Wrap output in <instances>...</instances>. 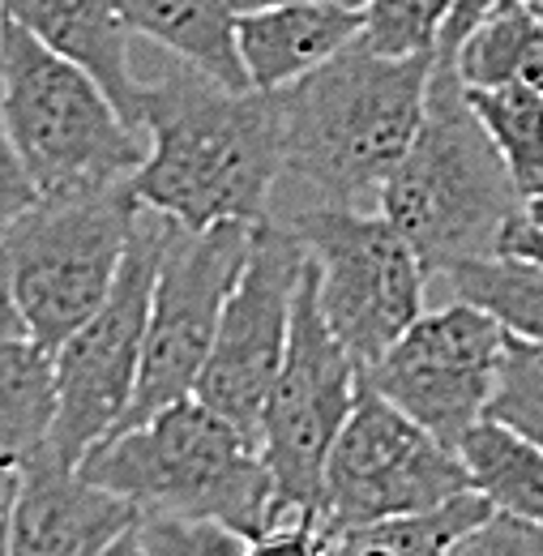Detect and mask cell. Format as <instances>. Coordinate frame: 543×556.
<instances>
[{
    "mask_svg": "<svg viewBox=\"0 0 543 556\" xmlns=\"http://www.w3.org/2000/svg\"><path fill=\"white\" fill-rule=\"evenodd\" d=\"M304 266H308V249L291 231V223L266 218L253 227L244 270L223 304V321L193 394L214 416L236 424L253 445H257L274 377L287 355L291 308H295Z\"/></svg>",
    "mask_w": 543,
    "mask_h": 556,
    "instance_id": "7c38bea8",
    "label": "cell"
},
{
    "mask_svg": "<svg viewBox=\"0 0 543 556\" xmlns=\"http://www.w3.org/2000/svg\"><path fill=\"white\" fill-rule=\"evenodd\" d=\"M167 231H172L167 218L141 210L116 287L65 343L52 351L56 424H52L48 454L65 467H77L103 437H112L134 403L146 321H150V291H154Z\"/></svg>",
    "mask_w": 543,
    "mask_h": 556,
    "instance_id": "ba28073f",
    "label": "cell"
},
{
    "mask_svg": "<svg viewBox=\"0 0 543 556\" xmlns=\"http://www.w3.org/2000/svg\"><path fill=\"white\" fill-rule=\"evenodd\" d=\"M450 70L458 73L467 90H496V86L543 90V17L518 0H501L463 39Z\"/></svg>",
    "mask_w": 543,
    "mask_h": 556,
    "instance_id": "d6986e66",
    "label": "cell"
},
{
    "mask_svg": "<svg viewBox=\"0 0 543 556\" xmlns=\"http://www.w3.org/2000/svg\"><path fill=\"white\" fill-rule=\"evenodd\" d=\"M4 339H30V330H26V317H22V304H17V291H13L9 253H4V240H0V343Z\"/></svg>",
    "mask_w": 543,
    "mask_h": 556,
    "instance_id": "f546056e",
    "label": "cell"
},
{
    "mask_svg": "<svg viewBox=\"0 0 543 556\" xmlns=\"http://www.w3.org/2000/svg\"><path fill=\"white\" fill-rule=\"evenodd\" d=\"M282 4H330V9H364V0H231V9H236V13L282 9Z\"/></svg>",
    "mask_w": 543,
    "mask_h": 556,
    "instance_id": "1f68e13d",
    "label": "cell"
},
{
    "mask_svg": "<svg viewBox=\"0 0 543 556\" xmlns=\"http://www.w3.org/2000/svg\"><path fill=\"white\" fill-rule=\"evenodd\" d=\"M458 458L479 496L509 518L543 527V450L501 419H479L458 441Z\"/></svg>",
    "mask_w": 543,
    "mask_h": 556,
    "instance_id": "ac0fdd59",
    "label": "cell"
},
{
    "mask_svg": "<svg viewBox=\"0 0 543 556\" xmlns=\"http://www.w3.org/2000/svg\"><path fill=\"white\" fill-rule=\"evenodd\" d=\"M505 343L509 334L496 317L445 300L441 308H424V317L364 377L424 432L458 450V441L488 416Z\"/></svg>",
    "mask_w": 543,
    "mask_h": 556,
    "instance_id": "4fadbf2b",
    "label": "cell"
},
{
    "mask_svg": "<svg viewBox=\"0 0 543 556\" xmlns=\"http://www.w3.org/2000/svg\"><path fill=\"white\" fill-rule=\"evenodd\" d=\"M535 13H540V17H543V9H535Z\"/></svg>",
    "mask_w": 543,
    "mask_h": 556,
    "instance_id": "d590c367",
    "label": "cell"
},
{
    "mask_svg": "<svg viewBox=\"0 0 543 556\" xmlns=\"http://www.w3.org/2000/svg\"><path fill=\"white\" fill-rule=\"evenodd\" d=\"M141 202L129 185L39 198L0 231L30 343L48 355L108 300L125 266Z\"/></svg>",
    "mask_w": 543,
    "mask_h": 556,
    "instance_id": "8992f818",
    "label": "cell"
},
{
    "mask_svg": "<svg viewBox=\"0 0 543 556\" xmlns=\"http://www.w3.org/2000/svg\"><path fill=\"white\" fill-rule=\"evenodd\" d=\"M249 236L253 227L244 223H218L205 231H180V227L167 231L150 291L137 394L121 428H134L198 394V381L223 321V304L249 257Z\"/></svg>",
    "mask_w": 543,
    "mask_h": 556,
    "instance_id": "8fae6325",
    "label": "cell"
},
{
    "mask_svg": "<svg viewBox=\"0 0 543 556\" xmlns=\"http://www.w3.org/2000/svg\"><path fill=\"white\" fill-rule=\"evenodd\" d=\"M432 56L386 61L351 43L278 94L282 172L300 176L317 206L377 210L386 180L419 138Z\"/></svg>",
    "mask_w": 543,
    "mask_h": 556,
    "instance_id": "7a4b0ae2",
    "label": "cell"
},
{
    "mask_svg": "<svg viewBox=\"0 0 543 556\" xmlns=\"http://www.w3.org/2000/svg\"><path fill=\"white\" fill-rule=\"evenodd\" d=\"M56 372L52 355L30 339L0 343V458L35 463L52 445Z\"/></svg>",
    "mask_w": 543,
    "mask_h": 556,
    "instance_id": "ffe728a7",
    "label": "cell"
},
{
    "mask_svg": "<svg viewBox=\"0 0 543 556\" xmlns=\"http://www.w3.org/2000/svg\"><path fill=\"white\" fill-rule=\"evenodd\" d=\"M450 300L476 304L488 317H496L505 326V334L540 343L543 348V266L514 257V253H496V257H479L467 266H454L450 275H441Z\"/></svg>",
    "mask_w": 543,
    "mask_h": 556,
    "instance_id": "44dd1931",
    "label": "cell"
},
{
    "mask_svg": "<svg viewBox=\"0 0 543 556\" xmlns=\"http://www.w3.org/2000/svg\"><path fill=\"white\" fill-rule=\"evenodd\" d=\"M450 9L454 0H364V26L355 43L386 61L437 56V39Z\"/></svg>",
    "mask_w": 543,
    "mask_h": 556,
    "instance_id": "cb8c5ba5",
    "label": "cell"
},
{
    "mask_svg": "<svg viewBox=\"0 0 543 556\" xmlns=\"http://www.w3.org/2000/svg\"><path fill=\"white\" fill-rule=\"evenodd\" d=\"M141 129L150 138V154L134 176L141 210L180 231L218 223L257 227L270 218L274 180L282 176L278 94L227 90L176 65L146 81Z\"/></svg>",
    "mask_w": 543,
    "mask_h": 556,
    "instance_id": "6da1fadb",
    "label": "cell"
},
{
    "mask_svg": "<svg viewBox=\"0 0 543 556\" xmlns=\"http://www.w3.org/2000/svg\"><path fill=\"white\" fill-rule=\"evenodd\" d=\"M518 4H527V9H543V0H518Z\"/></svg>",
    "mask_w": 543,
    "mask_h": 556,
    "instance_id": "e575fe53",
    "label": "cell"
},
{
    "mask_svg": "<svg viewBox=\"0 0 543 556\" xmlns=\"http://www.w3.org/2000/svg\"><path fill=\"white\" fill-rule=\"evenodd\" d=\"M317 266L321 317L368 372L428 308V270L381 210L308 206L291 214Z\"/></svg>",
    "mask_w": 543,
    "mask_h": 556,
    "instance_id": "9c48e42d",
    "label": "cell"
},
{
    "mask_svg": "<svg viewBox=\"0 0 543 556\" xmlns=\"http://www.w3.org/2000/svg\"><path fill=\"white\" fill-rule=\"evenodd\" d=\"M99 556H150V548L141 544V535H137V522H134L129 531H121V535H116V540H112V544H108V548H103Z\"/></svg>",
    "mask_w": 543,
    "mask_h": 556,
    "instance_id": "d6a6232c",
    "label": "cell"
},
{
    "mask_svg": "<svg viewBox=\"0 0 543 556\" xmlns=\"http://www.w3.org/2000/svg\"><path fill=\"white\" fill-rule=\"evenodd\" d=\"M22 463L0 458V556H9V535H13V509H17V492H22Z\"/></svg>",
    "mask_w": 543,
    "mask_h": 556,
    "instance_id": "4dcf8cb0",
    "label": "cell"
},
{
    "mask_svg": "<svg viewBox=\"0 0 543 556\" xmlns=\"http://www.w3.org/2000/svg\"><path fill=\"white\" fill-rule=\"evenodd\" d=\"M467 103L496 146L518 198L522 202L543 198V90H531V86L467 90Z\"/></svg>",
    "mask_w": 543,
    "mask_h": 556,
    "instance_id": "7402d4cb",
    "label": "cell"
},
{
    "mask_svg": "<svg viewBox=\"0 0 543 556\" xmlns=\"http://www.w3.org/2000/svg\"><path fill=\"white\" fill-rule=\"evenodd\" d=\"M77 471L137 514L218 522L244 540L278 522L274 480L257 445L198 399L103 437Z\"/></svg>",
    "mask_w": 543,
    "mask_h": 556,
    "instance_id": "277c9868",
    "label": "cell"
},
{
    "mask_svg": "<svg viewBox=\"0 0 543 556\" xmlns=\"http://www.w3.org/2000/svg\"><path fill=\"white\" fill-rule=\"evenodd\" d=\"M137 535L150 556H249V540L218 522L137 514Z\"/></svg>",
    "mask_w": 543,
    "mask_h": 556,
    "instance_id": "484cf974",
    "label": "cell"
},
{
    "mask_svg": "<svg viewBox=\"0 0 543 556\" xmlns=\"http://www.w3.org/2000/svg\"><path fill=\"white\" fill-rule=\"evenodd\" d=\"M377 210L415 249L428 278L496 257L509 223L527 210L450 65L432 61L419 138L386 180Z\"/></svg>",
    "mask_w": 543,
    "mask_h": 556,
    "instance_id": "3957f363",
    "label": "cell"
},
{
    "mask_svg": "<svg viewBox=\"0 0 543 556\" xmlns=\"http://www.w3.org/2000/svg\"><path fill=\"white\" fill-rule=\"evenodd\" d=\"M450 556H543V527H531L509 514H492L476 531H467L450 548Z\"/></svg>",
    "mask_w": 543,
    "mask_h": 556,
    "instance_id": "4316f807",
    "label": "cell"
},
{
    "mask_svg": "<svg viewBox=\"0 0 543 556\" xmlns=\"http://www.w3.org/2000/svg\"><path fill=\"white\" fill-rule=\"evenodd\" d=\"M0 17L22 26L48 52L81 65L108 90L121 116L141 129L146 81L129 70V26L112 0H0Z\"/></svg>",
    "mask_w": 543,
    "mask_h": 556,
    "instance_id": "9a60e30c",
    "label": "cell"
},
{
    "mask_svg": "<svg viewBox=\"0 0 543 556\" xmlns=\"http://www.w3.org/2000/svg\"><path fill=\"white\" fill-rule=\"evenodd\" d=\"M359 381H364V368L346 355V348L321 317L317 266L308 257L295 291V308H291L287 355L257 428V454L274 480L278 522L300 514H321L326 463L355 407Z\"/></svg>",
    "mask_w": 543,
    "mask_h": 556,
    "instance_id": "52a82bcc",
    "label": "cell"
},
{
    "mask_svg": "<svg viewBox=\"0 0 543 556\" xmlns=\"http://www.w3.org/2000/svg\"><path fill=\"white\" fill-rule=\"evenodd\" d=\"M249 556H330V540L321 535L317 514H300L249 540Z\"/></svg>",
    "mask_w": 543,
    "mask_h": 556,
    "instance_id": "83f0119b",
    "label": "cell"
},
{
    "mask_svg": "<svg viewBox=\"0 0 543 556\" xmlns=\"http://www.w3.org/2000/svg\"><path fill=\"white\" fill-rule=\"evenodd\" d=\"M496 509L479 496L476 488L471 492H458L432 509H419V514H399V518H386V522H372L364 531H351L355 540L364 544H377L394 556H450V548L476 531L479 522H488ZM346 540V535H342Z\"/></svg>",
    "mask_w": 543,
    "mask_h": 556,
    "instance_id": "603a6c76",
    "label": "cell"
},
{
    "mask_svg": "<svg viewBox=\"0 0 543 556\" xmlns=\"http://www.w3.org/2000/svg\"><path fill=\"white\" fill-rule=\"evenodd\" d=\"M488 419H501L505 428L522 432L543 450V348L514 339L505 343V364L496 377V394L488 403Z\"/></svg>",
    "mask_w": 543,
    "mask_h": 556,
    "instance_id": "d4e9b609",
    "label": "cell"
},
{
    "mask_svg": "<svg viewBox=\"0 0 543 556\" xmlns=\"http://www.w3.org/2000/svg\"><path fill=\"white\" fill-rule=\"evenodd\" d=\"M359 9L282 4L236 13V52L253 90H287L359 39Z\"/></svg>",
    "mask_w": 543,
    "mask_h": 556,
    "instance_id": "2e32d148",
    "label": "cell"
},
{
    "mask_svg": "<svg viewBox=\"0 0 543 556\" xmlns=\"http://www.w3.org/2000/svg\"><path fill=\"white\" fill-rule=\"evenodd\" d=\"M129 35H146L176 56V65L214 77L227 90H253L236 52L231 0H112Z\"/></svg>",
    "mask_w": 543,
    "mask_h": 556,
    "instance_id": "e0dca14e",
    "label": "cell"
},
{
    "mask_svg": "<svg viewBox=\"0 0 543 556\" xmlns=\"http://www.w3.org/2000/svg\"><path fill=\"white\" fill-rule=\"evenodd\" d=\"M0 125L39 198L129 185L150 154L146 134L90 73L9 17H0Z\"/></svg>",
    "mask_w": 543,
    "mask_h": 556,
    "instance_id": "5b68a950",
    "label": "cell"
},
{
    "mask_svg": "<svg viewBox=\"0 0 543 556\" xmlns=\"http://www.w3.org/2000/svg\"><path fill=\"white\" fill-rule=\"evenodd\" d=\"M527 218H531V223H535V227L543 231V198H535V202H527Z\"/></svg>",
    "mask_w": 543,
    "mask_h": 556,
    "instance_id": "836d02e7",
    "label": "cell"
},
{
    "mask_svg": "<svg viewBox=\"0 0 543 556\" xmlns=\"http://www.w3.org/2000/svg\"><path fill=\"white\" fill-rule=\"evenodd\" d=\"M35 202H39V189H35V180L26 176V167H22L17 150H13V141L4 134V125H0V231L13 227Z\"/></svg>",
    "mask_w": 543,
    "mask_h": 556,
    "instance_id": "f1b7e54d",
    "label": "cell"
},
{
    "mask_svg": "<svg viewBox=\"0 0 543 556\" xmlns=\"http://www.w3.org/2000/svg\"><path fill=\"white\" fill-rule=\"evenodd\" d=\"M137 522L129 501L90 484L77 467L39 454L22 471L9 556H99Z\"/></svg>",
    "mask_w": 543,
    "mask_h": 556,
    "instance_id": "5bb4252c",
    "label": "cell"
},
{
    "mask_svg": "<svg viewBox=\"0 0 543 556\" xmlns=\"http://www.w3.org/2000/svg\"><path fill=\"white\" fill-rule=\"evenodd\" d=\"M458 492H471L458 450L424 432L394 403H386L364 377L355 407L326 463L321 514H317L321 535L334 544L372 522L432 509Z\"/></svg>",
    "mask_w": 543,
    "mask_h": 556,
    "instance_id": "30bf717a",
    "label": "cell"
}]
</instances>
